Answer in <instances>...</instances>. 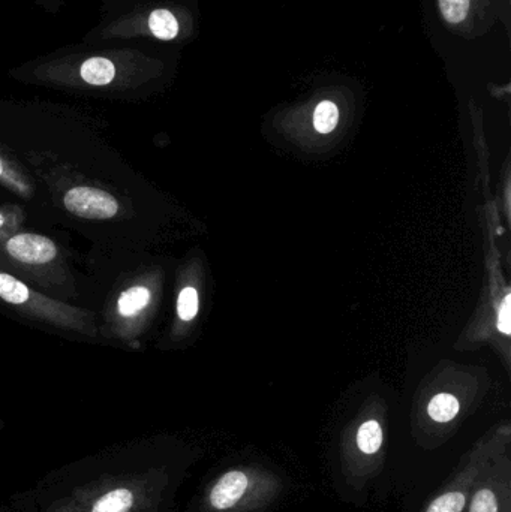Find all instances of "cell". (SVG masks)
Segmentation results:
<instances>
[{
  "instance_id": "277c9868",
  "label": "cell",
  "mask_w": 511,
  "mask_h": 512,
  "mask_svg": "<svg viewBox=\"0 0 511 512\" xmlns=\"http://www.w3.org/2000/svg\"><path fill=\"white\" fill-rule=\"evenodd\" d=\"M63 209L86 221H110L120 213L117 198L96 186H72L62 195Z\"/></svg>"
},
{
  "instance_id": "9c48e42d",
  "label": "cell",
  "mask_w": 511,
  "mask_h": 512,
  "mask_svg": "<svg viewBox=\"0 0 511 512\" xmlns=\"http://www.w3.org/2000/svg\"><path fill=\"white\" fill-rule=\"evenodd\" d=\"M150 33L161 41H171L179 35V21L168 9H156L149 15Z\"/></svg>"
},
{
  "instance_id": "8992f818",
  "label": "cell",
  "mask_w": 511,
  "mask_h": 512,
  "mask_svg": "<svg viewBox=\"0 0 511 512\" xmlns=\"http://www.w3.org/2000/svg\"><path fill=\"white\" fill-rule=\"evenodd\" d=\"M249 478L242 471H228L216 481L215 486L207 495V504L215 511H228L236 507L246 490H248Z\"/></svg>"
},
{
  "instance_id": "2e32d148",
  "label": "cell",
  "mask_w": 511,
  "mask_h": 512,
  "mask_svg": "<svg viewBox=\"0 0 511 512\" xmlns=\"http://www.w3.org/2000/svg\"><path fill=\"white\" fill-rule=\"evenodd\" d=\"M198 313V292L192 286H186L180 291L177 298V316L182 321L189 322L197 316Z\"/></svg>"
},
{
  "instance_id": "d6986e66",
  "label": "cell",
  "mask_w": 511,
  "mask_h": 512,
  "mask_svg": "<svg viewBox=\"0 0 511 512\" xmlns=\"http://www.w3.org/2000/svg\"><path fill=\"white\" fill-rule=\"evenodd\" d=\"M0 512H11V508L8 507V504H0Z\"/></svg>"
},
{
  "instance_id": "7a4b0ae2",
  "label": "cell",
  "mask_w": 511,
  "mask_h": 512,
  "mask_svg": "<svg viewBox=\"0 0 511 512\" xmlns=\"http://www.w3.org/2000/svg\"><path fill=\"white\" fill-rule=\"evenodd\" d=\"M0 303L32 321L81 336H98V325L92 312L36 291L3 267H0Z\"/></svg>"
},
{
  "instance_id": "30bf717a",
  "label": "cell",
  "mask_w": 511,
  "mask_h": 512,
  "mask_svg": "<svg viewBox=\"0 0 511 512\" xmlns=\"http://www.w3.org/2000/svg\"><path fill=\"white\" fill-rule=\"evenodd\" d=\"M458 399L452 394H438L431 400L428 406V414L437 423H449L459 414Z\"/></svg>"
},
{
  "instance_id": "52a82bcc",
  "label": "cell",
  "mask_w": 511,
  "mask_h": 512,
  "mask_svg": "<svg viewBox=\"0 0 511 512\" xmlns=\"http://www.w3.org/2000/svg\"><path fill=\"white\" fill-rule=\"evenodd\" d=\"M0 186L24 200H29L35 194V186L29 174L2 149H0Z\"/></svg>"
},
{
  "instance_id": "ffe728a7",
  "label": "cell",
  "mask_w": 511,
  "mask_h": 512,
  "mask_svg": "<svg viewBox=\"0 0 511 512\" xmlns=\"http://www.w3.org/2000/svg\"><path fill=\"white\" fill-rule=\"evenodd\" d=\"M3 424L2 421H0V430H2Z\"/></svg>"
},
{
  "instance_id": "e0dca14e",
  "label": "cell",
  "mask_w": 511,
  "mask_h": 512,
  "mask_svg": "<svg viewBox=\"0 0 511 512\" xmlns=\"http://www.w3.org/2000/svg\"><path fill=\"white\" fill-rule=\"evenodd\" d=\"M470 512H498L497 495L488 487L479 490L471 502Z\"/></svg>"
},
{
  "instance_id": "ba28073f",
  "label": "cell",
  "mask_w": 511,
  "mask_h": 512,
  "mask_svg": "<svg viewBox=\"0 0 511 512\" xmlns=\"http://www.w3.org/2000/svg\"><path fill=\"white\" fill-rule=\"evenodd\" d=\"M80 77L90 86H108L116 78V65L105 57H90L80 66Z\"/></svg>"
},
{
  "instance_id": "5b68a950",
  "label": "cell",
  "mask_w": 511,
  "mask_h": 512,
  "mask_svg": "<svg viewBox=\"0 0 511 512\" xmlns=\"http://www.w3.org/2000/svg\"><path fill=\"white\" fill-rule=\"evenodd\" d=\"M153 292L144 283H132L126 286L116 300L114 306V322L119 330L122 328L134 333V328L140 324L141 315L146 312L147 307L152 303Z\"/></svg>"
},
{
  "instance_id": "5bb4252c",
  "label": "cell",
  "mask_w": 511,
  "mask_h": 512,
  "mask_svg": "<svg viewBox=\"0 0 511 512\" xmlns=\"http://www.w3.org/2000/svg\"><path fill=\"white\" fill-rule=\"evenodd\" d=\"M441 15L453 26L464 23L470 14L471 0H438Z\"/></svg>"
},
{
  "instance_id": "8fae6325",
  "label": "cell",
  "mask_w": 511,
  "mask_h": 512,
  "mask_svg": "<svg viewBox=\"0 0 511 512\" xmlns=\"http://www.w3.org/2000/svg\"><path fill=\"white\" fill-rule=\"evenodd\" d=\"M383 445V429L378 421H366L357 433V447L362 453L375 454Z\"/></svg>"
},
{
  "instance_id": "ac0fdd59",
  "label": "cell",
  "mask_w": 511,
  "mask_h": 512,
  "mask_svg": "<svg viewBox=\"0 0 511 512\" xmlns=\"http://www.w3.org/2000/svg\"><path fill=\"white\" fill-rule=\"evenodd\" d=\"M498 330L504 334H510L511 331V297L507 295L503 306L500 309V318H498Z\"/></svg>"
},
{
  "instance_id": "3957f363",
  "label": "cell",
  "mask_w": 511,
  "mask_h": 512,
  "mask_svg": "<svg viewBox=\"0 0 511 512\" xmlns=\"http://www.w3.org/2000/svg\"><path fill=\"white\" fill-rule=\"evenodd\" d=\"M0 261L38 280L56 277L60 282L65 270L59 246L53 240L21 231L0 239Z\"/></svg>"
},
{
  "instance_id": "6da1fadb",
  "label": "cell",
  "mask_w": 511,
  "mask_h": 512,
  "mask_svg": "<svg viewBox=\"0 0 511 512\" xmlns=\"http://www.w3.org/2000/svg\"><path fill=\"white\" fill-rule=\"evenodd\" d=\"M161 439H134L66 463L8 499L11 512H170L174 465Z\"/></svg>"
},
{
  "instance_id": "7c38bea8",
  "label": "cell",
  "mask_w": 511,
  "mask_h": 512,
  "mask_svg": "<svg viewBox=\"0 0 511 512\" xmlns=\"http://www.w3.org/2000/svg\"><path fill=\"white\" fill-rule=\"evenodd\" d=\"M339 108L335 102L323 101L317 105L314 113V126L320 134H330L338 126Z\"/></svg>"
},
{
  "instance_id": "4fadbf2b",
  "label": "cell",
  "mask_w": 511,
  "mask_h": 512,
  "mask_svg": "<svg viewBox=\"0 0 511 512\" xmlns=\"http://www.w3.org/2000/svg\"><path fill=\"white\" fill-rule=\"evenodd\" d=\"M24 221H26V213L20 206L15 204L0 206V239L20 231Z\"/></svg>"
},
{
  "instance_id": "9a60e30c",
  "label": "cell",
  "mask_w": 511,
  "mask_h": 512,
  "mask_svg": "<svg viewBox=\"0 0 511 512\" xmlns=\"http://www.w3.org/2000/svg\"><path fill=\"white\" fill-rule=\"evenodd\" d=\"M467 504V493L462 490L447 492L435 499L426 512H462Z\"/></svg>"
}]
</instances>
